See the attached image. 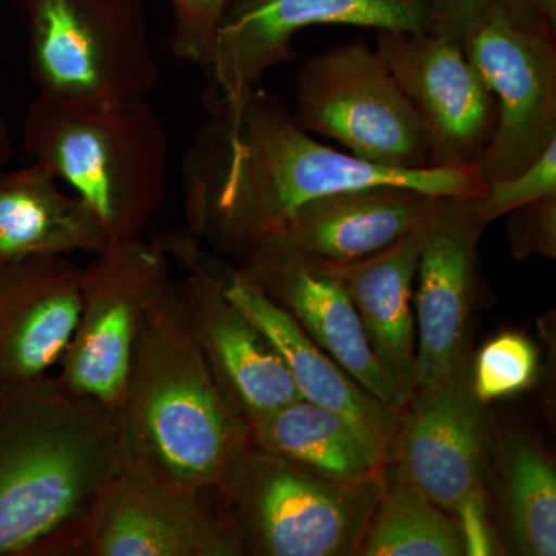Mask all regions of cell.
I'll return each mask as SVG.
<instances>
[{
    "label": "cell",
    "instance_id": "28",
    "mask_svg": "<svg viewBox=\"0 0 556 556\" xmlns=\"http://www.w3.org/2000/svg\"><path fill=\"white\" fill-rule=\"evenodd\" d=\"M433 17L431 33L460 40L486 10L501 7L518 16H540L556 24V0H426Z\"/></svg>",
    "mask_w": 556,
    "mask_h": 556
},
{
    "label": "cell",
    "instance_id": "18",
    "mask_svg": "<svg viewBox=\"0 0 556 556\" xmlns=\"http://www.w3.org/2000/svg\"><path fill=\"white\" fill-rule=\"evenodd\" d=\"M80 266L68 257L0 263V382L60 365L80 309Z\"/></svg>",
    "mask_w": 556,
    "mask_h": 556
},
{
    "label": "cell",
    "instance_id": "13",
    "mask_svg": "<svg viewBox=\"0 0 556 556\" xmlns=\"http://www.w3.org/2000/svg\"><path fill=\"white\" fill-rule=\"evenodd\" d=\"M492 437L467 357L441 382L419 388L399 416L383 466L447 514L485 496Z\"/></svg>",
    "mask_w": 556,
    "mask_h": 556
},
{
    "label": "cell",
    "instance_id": "12",
    "mask_svg": "<svg viewBox=\"0 0 556 556\" xmlns=\"http://www.w3.org/2000/svg\"><path fill=\"white\" fill-rule=\"evenodd\" d=\"M313 25L430 31L433 17L426 0H232L204 70L206 93L241 100L269 70L298 60L292 40Z\"/></svg>",
    "mask_w": 556,
    "mask_h": 556
},
{
    "label": "cell",
    "instance_id": "7",
    "mask_svg": "<svg viewBox=\"0 0 556 556\" xmlns=\"http://www.w3.org/2000/svg\"><path fill=\"white\" fill-rule=\"evenodd\" d=\"M292 115L311 135L340 142L350 155L401 170L430 167L422 123L386 62L351 40L300 62Z\"/></svg>",
    "mask_w": 556,
    "mask_h": 556
},
{
    "label": "cell",
    "instance_id": "23",
    "mask_svg": "<svg viewBox=\"0 0 556 556\" xmlns=\"http://www.w3.org/2000/svg\"><path fill=\"white\" fill-rule=\"evenodd\" d=\"M495 490L508 543L522 556L556 555V473L538 444L508 433L497 447Z\"/></svg>",
    "mask_w": 556,
    "mask_h": 556
},
{
    "label": "cell",
    "instance_id": "25",
    "mask_svg": "<svg viewBox=\"0 0 556 556\" xmlns=\"http://www.w3.org/2000/svg\"><path fill=\"white\" fill-rule=\"evenodd\" d=\"M538 368L540 361L533 343L517 332H506L479 351L471 383L479 401L489 404L532 386Z\"/></svg>",
    "mask_w": 556,
    "mask_h": 556
},
{
    "label": "cell",
    "instance_id": "15",
    "mask_svg": "<svg viewBox=\"0 0 556 556\" xmlns=\"http://www.w3.org/2000/svg\"><path fill=\"white\" fill-rule=\"evenodd\" d=\"M489 226L471 199L441 197L417 265L416 390L447 379L466 358L478 283V247Z\"/></svg>",
    "mask_w": 556,
    "mask_h": 556
},
{
    "label": "cell",
    "instance_id": "29",
    "mask_svg": "<svg viewBox=\"0 0 556 556\" xmlns=\"http://www.w3.org/2000/svg\"><path fill=\"white\" fill-rule=\"evenodd\" d=\"M508 241L517 260L556 257V195L511 211Z\"/></svg>",
    "mask_w": 556,
    "mask_h": 556
},
{
    "label": "cell",
    "instance_id": "6",
    "mask_svg": "<svg viewBox=\"0 0 556 556\" xmlns=\"http://www.w3.org/2000/svg\"><path fill=\"white\" fill-rule=\"evenodd\" d=\"M38 93L76 104L146 101L160 72L142 0H21Z\"/></svg>",
    "mask_w": 556,
    "mask_h": 556
},
{
    "label": "cell",
    "instance_id": "19",
    "mask_svg": "<svg viewBox=\"0 0 556 556\" xmlns=\"http://www.w3.org/2000/svg\"><path fill=\"white\" fill-rule=\"evenodd\" d=\"M226 294L240 306L283 358L292 382L305 401L345 417L380 456L396 433L399 415L328 356L287 311L270 300L237 268H228Z\"/></svg>",
    "mask_w": 556,
    "mask_h": 556
},
{
    "label": "cell",
    "instance_id": "21",
    "mask_svg": "<svg viewBox=\"0 0 556 556\" xmlns=\"http://www.w3.org/2000/svg\"><path fill=\"white\" fill-rule=\"evenodd\" d=\"M110 243L101 223L35 161L0 172V263L27 257L100 254Z\"/></svg>",
    "mask_w": 556,
    "mask_h": 556
},
{
    "label": "cell",
    "instance_id": "3",
    "mask_svg": "<svg viewBox=\"0 0 556 556\" xmlns=\"http://www.w3.org/2000/svg\"><path fill=\"white\" fill-rule=\"evenodd\" d=\"M112 413L121 455L188 489H217L248 442L244 420L201 353L175 278L142 314L123 397Z\"/></svg>",
    "mask_w": 556,
    "mask_h": 556
},
{
    "label": "cell",
    "instance_id": "27",
    "mask_svg": "<svg viewBox=\"0 0 556 556\" xmlns=\"http://www.w3.org/2000/svg\"><path fill=\"white\" fill-rule=\"evenodd\" d=\"M170 47L179 61L206 70L219 22L232 0H169Z\"/></svg>",
    "mask_w": 556,
    "mask_h": 556
},
{
    "label": "cell",
    "instance_id": "10",
    "mask_svg": "<svg viewBox=\"0 0 556 556\" xmlns=\"http://www.w3.org/2000/svg\"><path fill=\"white\" fill-rule=\"evenodd\" d=\"M217 489L193 490L121 455L87 525L83 556H241Z\"/></svg>",
    "mask_w": 556,
    "mask_h": 556
},
{
    "label": "cell",
    "instance_id": "11",
    "mask_svg": "<svg viewBox=\"0 0 556 556\" xmlns=\"http://www.w3.org/2000/svg\"><path fill=\"white\" fill-rule=\"evenodd\" d=\"M153 241L182 273L179 285L193 336L241 419L247 422L302 399L265 332L226 294L228 268L207 255L189 230Z\"/></svg>",
    "mask_w": 556,
    "mask_h": 556
},
{
    "label": "cell",
    "instance_id": "1",
    "mask_svg": "<svg viewBox=\"0 0 556 556\" xmlns=\"http://www.w3.org/2000/svg\"><path fill=\"white\" fill-rule=\"evenodd\" d=\"M203 104L207 119L182 161L186 218L192 236L239 265L300 206L336 190L401 185L453 199L485 192L473 167L391 169L329 148L262 87L236 102L204 93Z\"/></svg>",
    "mask_w": 556,
    "mask_h": 556
},
{
    "label": "cell",
    "instance_id": "30",
    "mask_svg": "<svg viewBox=\"0 0 556 556\" xmlns=\"http://www.w3.org/2000/svg\"><path fill=\"white\" fill-rule=\"evenodd\" d=\"M11 159V137L9 123L0 112V172L5 170Z\"/></svg>",
    "mask_w": 556,
    "mask_h": 556
},
{
    "label": "cell",
    "instance_id": "17",
    "mask_svg": "<svg viewBox=\"0 0 556 556\" xmlns=\"http://www.w3.org/2000/svg\"><path fill=\"white\" fill-rule=\"evenodd\" d=\"M439 199L401 185L336 190L300 206L257 251L332 263L368 257L424 225Z\"/></svg>",
    "mask_w": 556,
    "mask_h": 556
},
{
    "label": "cell",
    "instance_id": "26",
    "mask_svg": "<svg viewBox=\"0 0 556 556\" xmlns=\"http://www.w3.org/2000/svg\"><path fill=\"white\" fill-rule=\"evenodd\" d=\"M556 195V141L543 155L515 177L486 185L485 192L471 199L475 211L485 223L495 222L515 208Z\"/></svg>",
    "mask_w": 556,
    "mask_h": 556
},
{
    "label": "cell",
    "instance_id": "20",
    "mask_svg": "<svg viewBox=\"0 0 556 556\" xmlns=\"http://www.w3.org/2000/svg\"><path fill=\"white\" fill-rule=\"evenodd\" d=\"M427 219L407 237L353 262L320 263L356 306L376 357L404 396L416 391L415 278L428 232Z\"/></svg>",
    "mask_w": 556,
    "mask_h": 556
},
{
    "label": "cell",
    "instance_id": "24",
    "mask_svg": "<svg viewBox=\"0 0 556 556\" xmlns=\"http://www.w3.org/2000/svg\"><path fill=\"white\" fill-rule=\"evenodd\" d=\"M365 556H463L459 522L408 479L382 467V493L362 544Z\"/></svg>",
    "mask_w": 556,
    "mask_h": 556
},
{
    "label": "cell",
    "instance_id": "16",
    "mask_svg": "<svg viewBox=\"0 0 556 556\" xmlns=\"http://www.w3.org/2000/svg\"><path fill=\"white\" fill-rule=\"evenodd\" d=\"M237 269L287 311L343 371L399 416L407 408L394 379L376 357L356 306L334 276L316 260L257 251Z\"/></svg>",
    "mask_w": 556,
    "mask_h": 556
},
{
    "label": "cell",
    "instance_id": "8",
    "mask_svg": "<svg viewBox=\"0 0 556 556\" xmlns=\"http://www.w3.org/2000/svg\"><path fill=\"white\" fill-rule=\"evenodd\" d=\"M460 43L496 102L495 130L473 166L486 186L532 166L556 141V24L493 7Z\"/></svg>",
    "mask_w": 556,
    "mask_h": 556
},
{
    "label": "cell",
    "instance_id": "14",
    "mask_svg": "<svg viewBox=\"0 0 556 556\" xmlns=\"http://www.w3.org/2000/svg\"><path fill=\"white\" fill-rule=\"evenodd\" d=\"M376 39L422 123L430 167H473L495 130L496 102L460 40L404 30H376Z\"/></svg>",
    "mask_w": 556,
    "mask_h": 556
},
{
    "label": "cell",
    "instance_id": "2",
    "mask_svg": "<svg viewBox=\"0 0 556 556\" xmlns=\"http://www.w3.org/2000/svg\"><path fill=\"white\" fill-rule=\"evenodd\" d=\"M119 459L115 417L56 376L0 382V556H83Z\"/></svg>",
    "mask_w": 556,
    "mask_h": 556
},
{
    "label": "cell",
    "instance_id": "5",
    "mask_svg": "<svg viewBox=\"0 0 556 556\" xmlns=\"http://www.w3.org/2000/svg\"><path fill=\"white\" fill-rule=\"evenodd\" d=\"M244 555H361L382 471L345 479L311 470L249 441L217 486Z\"/></svg>",
    "mask_w": 556,
    "mask_h": 556
},
{
    "label": "cell",
    "instance_id": "9",
    "mask_svg": "<svg viewBox=\"0 0 556 556\" xmlns=\"http://www.w3.org/2000/svg\"><path fill=\"white\" fill-rule=\"evenodd\" d=\"M153 241H113L80 266V309L56 376L70 393L115 412L123 397L139 321L172 280Z\"/></svg>",
    "mask_w": 556,
    "mask_h": 556
},
{
    "label": "cell",
    "instance_id": "22",
    "mask_svg": "<svg viewBox=\"0 0 556 556\" xmlns=\"http://www.w3.org/2000/svg\"><path fill=\"white\" fill-rule=\"evenodd\" d=\"M244 424L252 444L329 477L361 479L382 471L383 457L345 417L305 399Z\"/></svg>",
    "mask_w": 556,
    "mask_h": 556
},
{
    "label": "cell",
    "instance_id": "4",
    "mask_svg": "<svg viewBox=\"0 0 556 556\" xmlns=\"http://www.w3.org/2000/svg\"><path fill=\"white\" fill-rule=\"evenodd\" d=\"M22 144L75 190L110 243L139 239L163 203L169 138L146 101L91 105L38 93L22 123Z\"/></svg>",
    "mask_w": 556,
    "mask_h": 556
}]
</instances>
